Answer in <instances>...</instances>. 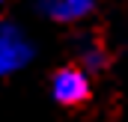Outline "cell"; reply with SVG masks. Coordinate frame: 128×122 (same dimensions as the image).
Here are the masks:
<instances>
[{"instance_id":"obj_1","label":"cell","mask_w":128,"mask_h":122,"mask_svg":"<svg viewBox=\"0 0 128 122\" xmlns=\"http://www.w3.org/2000/svg\"><path fill=\"white\" fill-rule=\"evenodd\" d=\"M36 54L30 36L12 21H0V78H9L27 68Z\"/></svg>"},{"instance_id":"obj_4","label":"cell","mask_w":128,"mask_h":122,"mask_svg":"<svg viewBox=\"0 0 128 122\" xmlns=\"http://www.w3.org/2000/svg\"><path fill=\"white\" fill-rule=\"evenodd\" d=\"M80 62H84L80 68H86V72H101L104 62H107V51L96 39H84L80 42Z\"/></svg>"},{"instance_id":"obj_5","label":"cell","mask_w":128,"mask_h":122,"mask_svg":"<svg viewBox=\"0 0 128 122\" xmlns=\"http://www.w3.org/2000/svg\"><path fill=\"white\" fill-rule=\"evenodd\" d=\"M0 12H3V0H0Z\"/></svg>"},{"instance_id":"obj_3","label":"cell","mask_w":128,"mask_h":122,"mask_svg":"<svg viewBox=\"0 0 128 122\" xmlns=\"http://www.w3.org/2000/svg\"><path fill=\"white\" fill-rule=\"evenodd\" d=\"M96 3L98 0H36L39 12L51 21H60V24H72V21L86 18L96 9Z\"/></svg>"},{"instance_id":"obj_2","label":"cell","mask_w":128,"mask_h":122,"mask_svg":"<svg viewBox=\"0 0 128 122\" xmlns=\"http://www.w3.org/2000/svg\"><path fill=\"white\" fill-rule=\"evenodd\" d=\"M51 98L63 107L84 104L90 98V72L80 66H63L51 78Z\"/></svg>"}]
</instances>
